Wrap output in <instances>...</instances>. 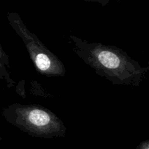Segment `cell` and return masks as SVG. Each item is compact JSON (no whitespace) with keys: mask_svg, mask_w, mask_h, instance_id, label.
I'll use <instances>...</instances> for the list:
<instances>
[{"mask_svg":"<svg viewBox=\"0 0 149 149\" xmlns=\"http://www.w3.org/2000/svg\"><path fill=\"white\" fill-rule=\"evenodd\" d=\"M69 40L73 52L113 85L140 87L148 74L149 66H142L114 45L90 42L74 35H70Z\"/></svg>","mask_w":149,"mask_h":149,"instance_id":"1","label":"cell"},{"mask_svg":"<svg viewBox=\"0 0 149 149\" xmlns=\"http://www.w3.org/2000/svg\"><path fill=\"white\" fill-rule=\"evenodd\" d=\"M2 116L8 123L32 138H64L66 133L63 122L40 105L13 103L4 108Z\"/></svg>","mask_w":149,"mask_h":149,"instance_id":"2","label":"cell"},{"mask_svg":"<svg viewBox=\"0 0 149 149\" xmlns=\"http://www.w3.org/2000/svg\"><path fill=\"white\" fill-rule=\"evenodd\" d=\"M7 17L10 26L24 43L36 71L49 78L64 77L66 71L62 61L28 29L18 13L10 12Z\"/></svg>","mask_w":149,"mask_h":149,"instance_id":"3","label":"cell"},{"mask_svg":"<svg viewBox=\"0 0 149 149\" xmlns=\"http://www.w3.org/2000/svg\"><path fill=\"white\" fill-rule=\"evenodd\" d=\"M10 57L0 43V81H4L7 88L15 87V81L11 77Z\"/></svg>","mask_w":149,"mask_h":149,"instance_id":"4","label":"cell"},{"mask_svg":"<svg viewBox=\"0 0 149 149\" xmlns=\"http://www.w3.org/2000/svg\"><path fill=\"white\" fill-rule=\"evenodd\" d=\"M83 1H90V2H97L99 3L101 6L105 7L106 5H107L109 2H110L111 0H83Z\"/></svg>","mask_w":149,"mask_h":149,"instance_id":"5","label":"cell"},{"mask_svg":"<svg viewBox=\"0 0 149 149\" xmlns=\"http://www.w3.org/2000/svg\"><path fill=\"white\" fill-rule=\"evenodd\" d=\"M137 149H149V140H146L140 143Z\"/></svg>","mask_w":149,"mask_h":149,"instance_id":"6","label":"cell"},{"mask_svg":"<svg viewBox=\"0 0 149 149\" xmlns=\"http://www.w3.org/2000/svg\"><path fill=\"white\" fill-rule=\"evenodd\" d=\"M1 141V137H0V141Z\"/></svg>","mask_w":149,"mask_h":149,"instance_id":"7","label":"cell"}]
</instances>
